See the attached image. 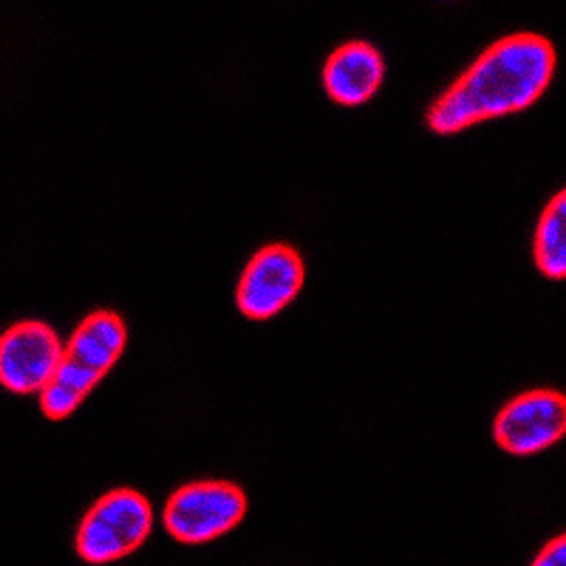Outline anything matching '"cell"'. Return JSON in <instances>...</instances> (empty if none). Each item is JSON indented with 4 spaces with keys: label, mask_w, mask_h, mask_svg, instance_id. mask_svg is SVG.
Listing matches in <instances>:
<instances>
[{
    "label": "cell",
    "mask_w": 566,
    "mask_h": 566,
    "mask_svg": "<svg viewBox=\"0 0 566 566\" xmlns=\"http://www.w3.org/2000/svg\"><path fill=\"white\" fill-rule=\"evenodd\" d=\"M154 530V507L142 493L128 488L111 490L91 504L80 522L74 547L85 564L103 566L128 558Z\"/></svg>",
    "instance_id": "3"
},
{
    "label": "cell",
    "mask_w": 566,
    "mask_h": 566,
    "mask_svg": "<svg viewBox=\"0 0 566 566\" xmlns=\"http://www.w3.org/2000/svg\"><path fill=\"white\" fill-rule=\"evenodd\" d=\"M555 65L558 54L544 34L515 32L495 40L428 108V128L448 136L527 111L549 88Z\"/></svg>",
    "instance_id": "1"
},
{
    "label": "cell",
    "mask_w": 566,
    "mask_h": 566,
    "mask_svg": "<svg viewBox=\"0 0 566 566\" xmlns=\"http://www.w3.org/2000/svg\"><path fill=\"white\" fill-rule=\"evenodd\" d=\"M530 566H566V533L549 538Z\"/></svg>",
    "instance_id": "10"
},
{
    "label": "cell",
    "mask_w": 566,
    "mask_h": 566,
    "mask_svg": "<svg viewBox=\"0 0 566 566\" xmlns=\"http://www.w3.org/2000/svg\"><path fill=\"white\" fill-rule=\"evenodd\" d=\"M535 266L549 281H566V187L544 205L533 235Z\"/></svg>",
    "instance_id": "9"
},
{
    "label": "cell",
    "mask_w": 566,
    "mask_h": 566,
    "mask_svg": "<svg viewBox=\"0 0 566 566\" xmlns=\"http://www.w3.org/2000/svg\"><path fill=\"white\" fill-rule=\"evenodd\" d=\"M386 80V60L380 49L366 40L337 45L323 65V88L337 105L357 108L380 91Z\"/></svg>",
    "instance_id": "8"
},
{
    "label": "cell",
    "mask_w": 566,
    "mask_h": 566,
    "mask_svg": "<svg viewBox=\"0 0 566 566\" xmlns=\"http://www.w3.org/2000/svg\"><path fill=\"white\" fill-rule=\"evenodd\" d=\"M247 515V493L224 479L181 484L165 504L161 522L179 544H210L241 524Z\"/></svg>",
    "instance_id": "4"
},
{
    "label": "cell",
    "mask_w": 566,
    "mask_h": 566,
    "mask_svg": "<svg viewBox=\"0 0 566 566\" xmlns=\"http://www.w3.org/2000/svg\"><path fill=\"white\" fill-rule=\"evenodd\" d=\"M566 437V394L555 388H533L499 408L493 439L513 457H535Z\"/></svg>",
    "instance_id": "5"
},
{
    "label": "cell",
    "mask_w": 566,
    "mask_h": 566,
    "mask_svg": "<svg viewBox=\"0 0 566 566\" xmlns=\"http://www.w3.org/2000/svg\"><path fill=\"white\" fill-rule=\"evenodd\" d=\"M125 343H128V328L116 312L99 310L83 317L71 340L65 343L54 380L40 391L43 417L57 422L77 411L91 388L123 357Z\"/></svg>",
    "instance_id": "2"
},
{
    "label": "cell",
    "mask_w": 566,
    "mask_h": 566,
    "mask_svg": "<svg viewBox=\"0 0 566 566\" xmlns=\"http://www.w3.org/2000/svg\"><path fill=\"white\" fill-rule=\"evenodd\" d=\"M303 258L290 244H266L250 258L235 290V306L250 321H270L297 297L303 286Z\"/></svg>",
    "instance_id": "6"
},
{
    "label": "cell",
    "mask_w": 566,
    "mask_h": 566,
    "mask_svg": "<svg viewBox=\"0 0 566 566\" xmlns=\"http://www.w3.org/2000/svg\"><path fill=\"white\" fill-rule=\"evenodd\" d=\"M63 352V340L49 323H12L0 337V382L12 394H40L54 380Z\"/></svg>",
    "instance_id": "7"
}]
</instances>
